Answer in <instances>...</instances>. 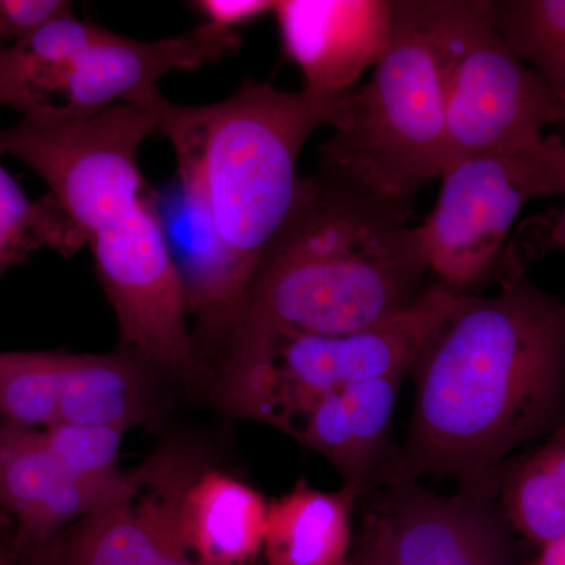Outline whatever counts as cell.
<instances>
[{
  "instance_id": "6da1fadb",
  "label": "cell",
  "mask_w": 565,
  "mask_h": 565,
  "mask_svg": "<svg viewBox=\"0 0 565 565\" xmlns=\"http://www.w3.org/2000/svg\"><path fill=\"white\" fill-rule=\"evenodd\" d=\"M414 418L374 486L423 475L498 497L508 457L565 423V302L514 270L459 296L416 356Z\"/></svg>"
},
{
  "instance_id": "7a4b0ae2",
  "label": "cell",
  "mask_w": 565,
  "mask_h": 565,
  "mask_svg": "<svg viewBox=\"0 0 565 565\" xmlns=\"http://www.w3.org/2000/svg\"><path fill=\"white\" fill-rule=\"evenodd\" d=\"M158 132L150 110L115 104L93 117L22 115L0 128V156L24 162L90 247L96 273L128 349L162 373L202 374L195 338L154 191L141 177L139 150Z\"/></svg>"
},
{
  "instance_id": "3957f363",
  "label": "cell",
  "mask_w": 565,
  "mask_h": 565,
  "mask_svg": "<svg viewBox=\"0 0 565 565\" xmlns=\"http://www.w3.org/2000/svg\"><path fill=\"white\" fill-rule=\"evenodd\" d=\"M411 217L319 167L300 178L226 343L360 332L414 307L429 270Z\"/></svg>"
},
{
  "instance_id": "277c9868",
  "label": "cell",
  "mask_w": 565,
  "mask_h": 565,
  "mask_svg": "<svg viewBox=\"0 0 565 565\" xmlns=\"http://www.w3.org/2000/svg\"><path fill=\"white\" fill-rule=\"evenodd\" d=\"M352 90L281 92L245 81L221 103L185 106L215 230L248 288L291 212L305 143L340 125Z\"/></svg>"
},
{
  "instance_id": "5b68a950",
  "label": "cell",
  "mask_w": 565,
  "mask_h": 565,
  "mask_svg": "<svg viewBox=\"0 0 565 565\" xmlns=\"http://www.w3.org/2000/svg\"><path fill=\"white\" fill-rule=\"evenodd\" d=\"M446 166L444 52L427 0H393L388 50L353 87L343 120L319 148V169L412 207Z\"/></svg>"
},
{
  "instance_id": "8992f818",
  "label": "cell",
  "mask_w": 565,
  "mask_h": 565,
  "mask_svg": "<svg viewBox=\"0 0 565 565\" xmlns=\"http://www.w3.org/2000/svg\"><path fill=\"white\" fill-rule=\"evenodd\" d=\"M457 297L434 282L414 307L360 332L230 341L221 373L223 405L236 416L292 435L323 397L373 379L411 373Z\"/></svg>"
},
{
  "instance_id": "52a82bcc",
  "label": "cell",
  "mask_w": 565,
  "mask_h": 565,
  "mask_svg": "<svg viewBox=\"0 0 565 565\" xmlns=\"http://www.w3.org/2000/svg\"><path fill=\"white\" fill-rule=\"evenodd\" d=\"M433 212L416 225L427 270L456 296H476L523 269L509 234L535 199L565 191V137L545 139L448 167Z\"/></svg>"
},
{
  "instance_id": "ba28073f",
  "label": "cell",
  "mask_w": 565,
  "mask_h": 565,
  "mask_svg": "<svg viewBox=\"0 0 565 565\" xmlns=\"http://www.w3.org/2000/svg\"><path fill=\"white\" fill-rule=\"evenodd\" d=\"M427 9L445 62V170L565 126L564 103L509 46L489 0H427Z\"/></svg>"
},
{
  "instance_id": "9c48e42d",
  "label": "cell",
  "mask_w": 565,
  "mask_h": 565,
  "mask_svg": "<svg viewBox=\"0 0 565 565\" xmlns=\"http://www.w3.org/2000/svg\"><path fill=\"white\" fill-rule=\"evenodd\" d=\"M151 111L158 132L170 140L177 156V177L163 191H154V206L180 277L185 310L195 316L204 340L225 344L248 285L215 230L199 145L185 106L161 96Z\"/></svg>"
},
{
  "instance_id": "30bf717a",
  "label": "cell",
  "mask_w": 565,
  "mask_h": 565,
  "mask_svg": "<svg viewBox=\"0 0 565 565\" xmlns=\"http://www.w3.org/2000/svg\"><path fill=\"white\" fill-rule=\"evenodd\" d=\"M367 512L355 559L373 565H519L498 497H438L414 481L390 486Z\"/></svg>"
},
{
  "instance_id": "8fae6325",
  "label": "cell",
  "mask_w": 565,
  "mask_h": 565,
  "mask_svg": "<svg viewBox=\"0 0 565 565\" xmlns=\"http://www.w3.org/2000/svg\"><path fill=\"white\" fill-rule=\"evenodd\" d=\"M239 47L236 31L206 21L158 41L132 40L96 25L77 55L61 115L88 118L115 104L148 110L161 96L158 82L167 73L202 68Z\"/></svg>"
},
{
  "instance_id": "7c38bea8",
  "label": "cell",
  "mask_w": 565,
  "mask_h": 565,
  "mask_svg": "<svg viewBox=\"0 0 565 565\" xmlns=\"http://www.w3.org/2000/svg\"><path fill=\"white\" fill-rule=\"evenodd\" d=\"M273 13L305 90L319 95L352 90L392 40L393 0H277Z\"/></svg>"
},
{
  "instance_id": "4fadbf2b",
  "label": "cell",
  "mask_w": 565,
  "mask_h": 565,
  "mask_svg": "<svg viewBox=\"0 0 565 565\" xmlns=\"http://www.w3.org/2000/svg\"><path fill=\"white\" fill-rule=\"evenodd\" d=\"M152 462L131 489L84 516L66 550L68 565H202L185 548L181 498L192 478Z\"/></svg>"
},
{
  "instance_id": "5bb4252c",
  "label": "cell",
  "mask_w": 565,
  "mask_h": 565,
  "mask_svg": "<svg viewBox=\"0 0 565 565\" xmlns=\"http://www.w3.org/2000/svg\"><path fill=\"white\" fill-rule=\"evenodd\" d=\"M137 471L111 482L71 476L52 455L41 430L0 422V508L33 539H46L81 522L131 489Z\"/></svg>"
},
{
  "instance_id": "9a60e30c",
  "label": "cell",
  "mask_w": 565,
  "mask_h": 565,
  "mask_svg": "<svg viewBox=\"0 0 565 565\" xmlns=\"http://www.w3.org/2000/svg\"><path fill=\"white\" fill-rule=\"evenodd\" d=\"M404 377L373 379L323 397L291 437L326 457L343 476L344 487L362 497L390 456V426Z\"/></svg>"
},
{
  "instance_id": "2e32d148",
  "label": "cell",
  "mask_w": 565,
  "mask_h": 565,
  "mask_svg": "<svg viewBox=\"0 0 565 565\" xmlns=\"http://www.w3.org/2000/svg\"><path fill=\"white\" fill-rule=\"evenodd\" d=\"M269 503L222 471L192 478L181 498L185 548L202 565H248L263 553Z\"/></svg>"
},
{
  "instance_id": "e0dca14e",
  "label": "cell",
  "mask_w": 565,
  "mask_h": 565,
  "mask_svg": "<svg viewBox=\"0 0 565 565\" xmlns=\"http://www.w3.org/2000/svg\"><path fill=\"white\" fill-rule=\"evenodd\" d=\"M150 363L128 349L114 353L61 352L57 423L126 430L150 416L154 381Z\"/></svg>"
},
{
  "instance_id": "ac0fdd59",
  "label": "cell",
  "mask_w": 565,
  "mask_h": 565,
  "mask_svg": "<svg viewBox=\"0 0 565 565\" xmlns=\"http://www.w3.org/2000/svg\"><path fill=\"white\" fill-rule=\"evenodd\" d=\"M360 494L343 487L323 492L299 481L270 501L263 553L266 565H345L352 544L353 503Z\"/></svg>"
},
{
  "instance_id": "d6986e66",
  "label": "cell",
  "mask_w": 565,
  "mask_h": 565,
  "mask_svg": "<svg viewBox=\"0 0 565 565\" xmlns=\"http://www.w3.org/2000/svg\"><path fill=\"white\" fill-rule=\"evenodd\" d=\"M498 503L514 533L534 544L565 535V423L544 446L504 465Z\"/></svg>"
},
{
  "instance_id": "ffe728a7",
  "label": "cell",
  "mask_w": 565,
  "mask_h": 565,
  "mask_svg": "<svg viewBox=\"0 0 565 565\" xmlns=\"http://www.w3.org/2000/svg\"><path fill=\"white\" fill-rule=\"evenodd\" d=\"M493 24L565 106V0L490 2Z\"/></svg>"
},
{
  "instance_id": "44dd1931",
  "label": "cell",
  "mask_w": 565,
  "mask_h": 565,
  "mask_svg": "<svg viewBox=\"0 0 565 565\" xmlns=\"http://www.w3.org/2000/svg\"><path fill=\"white\" fill-rule=\"evenodd\" d=\"M84 245L79 233L51 195L31 202L0 166V269L46 247L71 256Z\"/></svg>"
},
{
  "instance_id": "7402d4cb",
  "label": "cell",
  "mask_w": 565,
  "mask_h": 565,
  "mask_svg": "<svg viewBox=\"0 0 565 565\" xmlns=\"http://www.w3.org/2000/svg\"><path fill=\"white\" fill-rule=\"evenodd\" d=\"M61 352H0V422L43 430L58 419Z\"/></svg>"
},
{
  "instance_id": "603a6c76",
  "label": "cell",
  "mask_w": 565,
  "mask_h": 565,
  "mask_svg": "<svg viewBox=\"0 0 565 565\" xmlns=\"http://www.w3.org/2000/svg\"><path fill=\"white\" fill-rule=\"evenodd\" d=\"M44 440L71 476L85 482H111L121 478L118 452L121 430L85 424L55 423L41 430Z\"/></svg>"
},
{
  "instance_id": "cb8c5ba5",
  "label": "cell",
  "mask_w": 565,
  "mask_h": 565,
  "mask_svg": "<svg viewBox=\"0 0 565 565\" xmlns=\"http://www.w3.org/2000/svg\"><path fill=\"white\" fill-rule=\"evenodd\" d=\"M0 9L11 43L32 35L55 20L73 14V6L65 0H0Z\"/></svg>"
},
{
  "instance_id": "d4e9b609",
  "label": "cell",
  "mask_w": 565,
  "mask_h": 565,
  "mask_svg": "<svg viewBox=\"0 0 565 565\" xmlns=\"http://www.w3.org/2000/svg\"><path fill=\"white\" fill-rule=\"evenodd\" d=\"M206 22L236 31L247 22L258 20L263 14L273 13L275 2L270 0H200L192 2Z\"/></svg>"
},
{
  "instance_id": "484cf974",
  "label": "cell",
  "mask_w": 565,
  "mask_h": 565,
  "mask_svg": "<svg viewBox=\"0 0 565 565\" xmlns=\"http://www.w3.org/2000/svg\"><path fill=\"white\" fill-rule=\"evenodd\" d=\"M542 552L533 565H565V535L541 546Z\"/></svg>"
},
{
  "instance_id": "4316f807",
  "label": "cell",
  "mask_w": 565,
  "mask_h": 565,
  "mask_svg": "<svg viewBox=\"0 0 565 565\" xmlns=\"http://www.w3.org/2000/svg\"><path fill=\"white\" fill-rule=\"evenodd\" d=\"M564 196V206L563 210L557 212L555 217V225H553L552 234H553V241L557 245H559L561 248H564L565 250V191L563 193Z\"/></svg>"
},
{
  "instance_id": "83f0119b",
  "label": "cell",
  "mask_w": 565,
  "mask_h": 565,
  "mask_svg": "<svg viewBox=\"0 0 565 565\" xmlns=\"http://www.w3.org/2000/svg\"><path fill=\"white\" fill-rule=\"evenodd\" d=\"M9 44H11L10 33L6 20H3L2 9H0V50Z\"/></svg>"
},
{
  "instance_id": "f1b7e54d",
  "label": "cell",
  "mask_w": 565,
  "mask_h": 565,
  "mask_svg": "<svg viewBox=\"0 0 565 565\" xmlns=\"http://www.w3.org/2000/svg\"><path fill=\"white\" fill-rule=\"evenodd\" d=\"M345 565H373V564L364 563V561H360V559H355V557H351V559H349V563Z\"/></svg>"
},
{
  "instance_id": "f546056e",
  "label": "cell",
  "mask_w": 565,
  "mask_h": 565,
  "mask_svg": "<svg viewBox=\"0 0 565 565\" xmlns=\"http://www.w3.org/2000/svg\"><path fill=\"white\" fill-rule=\"evenodd\" d=\"M0 565H17V564H11V563H9V561H0Z\"/></svg>"
}]
</instances>
